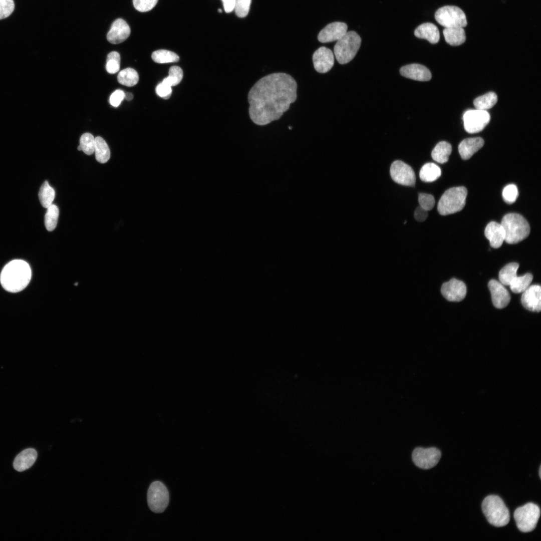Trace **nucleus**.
I'll list each match as a JSON object with an SVG mask.
<instances>
[{
	"label": "nucleus",
	"mask_w": 541,
	"mask_h": 541,
	"mask_svg": "<svg viewBox=\"0 0 541 541\" xmlns=\"http://www.w3.org/2000/svg\"><path fill=\"white\" fill-rule=\"evenodd\" d=\"M152 59L157 63L163 64L177 62L179 56L175 53L166 50H159L153 52Z\"/></svg>",
	"instance_id": "473e14b6"
},
{
	"label": "nucleus",
	"mask_w": 541,
	"mask_h": 541,
	"mask_svg": "<svg viewBox=\"0 0 541 541\" xmlns=\"http://www.w3.org/2000/svg\"><path fill=\"white\" fill-rule=\"evenodd\" d=\"M183 78V71L178 66H173L169 70L168 76L165 78L162 82L170 87L178 85Z\"/></svg>",
	"instance_id": "f704fd0d"
},
{
	"label": "nucleus",
	"mask_w": 541,
	"mask_h": 541,
	"mask_svg": "<svg viewBox=\"0 0 541 541\" xmlns=\"http://www.w3.org/2000/svg\"><path fill=\"white\" fill-rule=\"evenodd\" d=\"M14 9L13 0H0V20L8 17L13 12Z\"/></svg>",
	"instance_id": "79ce46f5"
},
{
	"label": "nucleus",
	"mask_w": 541,
	"mask_h": 541,
	"mask_svg": "<svg viewBox=\"0 0 541 541\" xmlns=\"http://www.w3.org/2000/svg\"><path fill=\"white\" fill-rule=\"evenodd\" d=\"M59 214V208L56 205L52 204L47 208L45 216V225L48 231H53L56 228Z\"/></svg>",
	"instance_id": "72a5a7b5"
},
{
	"label": "nucleus",
	"mask_w": 541,
	"mask_h": 541,
	"mask_svg": "<svg viewBox=\"0 0 541 541\" xmlns=\"http://www.w3.org/2000/svg\"><path fill=\"white\" fill-rule=\"evenodd\" d=\"M390 173L396 183L407 186H415V173L412 168L404 162L400 160L394 161L391 165Z\"/></svg>",
	"instance_id": "f8f14e48"
},
{
	"label": "nucleus",
	"mask_w": 541,
	"mask_h": 541,
	"mask_svg": "<svg viewBox=\"0 0 541 541\" xmlns=\"http://www.w3.org/2000/svg\"><path fill=\"white\" fill-rule=\"evenodd\" d=\"M532 279L533 276L530 273L519 277L516 276L509 285L510 290L514 293H523L529 287Z\"/></svg>",
	"instance_id": "c756f323"
},
{
	"label": "nucleus",
	"mask_w": 541,
	"mask_h": 541,
	"mask_svg": "<svg viewBox=\"0 0 541 541\" xmlns=\"http://www.w3.org/2000/svg\"><path fill=\"white\" fill-rule=\"evenodd\" d=\"M518 192L517 186L513 184L506 185L502 191V197L507 204L514 203L518 196Z\"/></svg>",
	"instance_id": "4c0bfd02"
},
{
	"label": "nucleus",
	"mask_w": 541,
	"mask_h": 541,
	"mask_svg": "<svg viewBox=\"0 0 541 541\" xmlns=\"http://www.w3.org/2000/svg\"><path fill=\"white\" fill-rule=\"evenodd\" d=\"M251 0H235L234 10L239 18H244L248 13Z\"/></svg>",
	"instance_id": "58836bf2"
},
{
	"label": "nucleus",
	"mask_w": 541,
	"mask_h": 541,
	"mask_svg": "<svg viewBox=\"0 0 541 541\" xmlns=\"http://www.w3.org/2000/svg\"><path fill=\"white\" fill-rule=\"evenodd\" d=\"M32 272L29 264L21 259H15L7 264L0 275L3 288L11 293L24 290L31 279Z\"/></svg>",
	"instance_id": "f03ea898"
},
{
	"label": "nucleus",
	"mask_w": 541,
	"mask_h": 541,
	"mask_svg": "<svg viewBox=\"0 0 541 541\" xmlns=\"http://www.w3.org/2000/svg\"><path fill=\"white\" fill-rule=\"evenodd\" d=\"M158 0H133L135 9L140 12L151 10L157 4Z\"/></svg>",
	"instance_id": "a19ab883"
},
{
	"label": "nucleus",
	"mask_w": 541,
	"mask_h": 541,
	"mask_svg": "<svg viewBox=\"0 0 541 541\" xmlns=\"http://www.w3.org/2000/svg\"><path fill=\"white\" fill-rule=\"evenodd\" d=\"M540 470H541V468H540V467H539V477H540V478L541 477V475H540V474H541V472H540Z\"/></svg>",
	"instance_id": "8fccbe9b"
},
{
	"label": "nucleus",
	"mask_w": 541,
	"mask_h": 541,
	"mask_svg": "<svg viewBox=\"0 0 541 541\" xmlns=\"http://www.w3.org/2000/svg\"><path fill=\"white\" fill-rule=\"evenodd\" d=\"M436 22L445 28H464L467 24L466 16L459 8L445 6L437 10L435 14Z\"/></svg>",
	"instance_id": "6e6552de"
},
{
	"label": "nucleus",
	"mask_w": 541,
	"mask_h": 541,
	"mask_svg": "<svg viewBox=\"0 0 541 541\" xmlns=\"http://www.w3.org/2000/svg\"><path fill=\"white\" fill-rule=\"evenodd\" d=\"M505 232L504 241L509 244H515L526 238L530 233V226L527 220L520 214L510 213L505 215L501 223Z\"/></svg>",
	"instance_id": "7ed1b4c3"
},
{
	"label": "nucleus",
	"mask_w": 541,
	"mask_h": 541,
	"mask_svg": "<svg viewBox=\"0 0 541 541\" xmlns=\"http://www.w3.org/2000/svg\"><path fill=\"white\" fill-rule=\"evenodd\" d=\"M55 197V190L49 185L47 181H45L39 192V198L42 205L47 208L52 204Z\"/></svg>",
	"instance_id": "2f4dec72"
},
{
	"label": "nucleus",
	"mask_w": 541,
	"mask_h": 541,
	"mask_svg": "<svg viewBox=\"0 0 541 541\" xmlns=\"http://www.w3.org/2000/svg\"><path fill=\"white\" fill-rule=\"evenodd\" d=\"M118 82L123 85L132 87L136 85L139 80V75L136 70L128 68L120 71L117 76Z\"/></svg>",
	"instance_id": "7c9ffc66"
},
{
	"label": "nucleus",
	"mask_w": 541,
	"mask_h": 541,
	"mask_svg": "<svg viewBox=\"0 0 541 541\" xmlns=\"http://www.w3.org/2000/svg\"><path fill=\"white\" fill-rule=\"evenodd\" d=\"M441 455L440 451L436 447H417L413 451L412 458L414 463L418 467L428 469L437 465Z\"/></svg>",
	"instance_id": "9b49d317"
},
{
	"label": "nucleus",
	"mask_w": 541,
	"mask_h": 541,
	"mask_svg": "<svg viewBox=\"0 0 541 541\" xmlns=\"http://www.w3.org/2000/svg\"><path fill=\"white\" fill-rule=\"evenodd\" d=\"M484 234L489 240L490 246L494 248L500 247L505 239V232L500 223L491 221L486 225Z\"/></svg>",
	"instance_id": "aec40b11"
},
{
	"label": "nucleus",
	"mask_w": 541,
	"mask_h": 541,
	"mask_svg": "<svg viewBox=\"0 0 541 541\" xmlns=\"http://www.w3.org/2000/svg\"><path fill=\"white\" fill-rule=\"evenodd\" d=\"M540 515L539 507L531 502L516 509L514 518L518 529L523 532H528L535 528Z\"/></svg>",
	"instance_id": "0eeeda50"
},
{
	"label": "nucleus",
	"mask_w": 541,
	"mask_h": 541,
	"mask_svg": "<svg viewBox=\"0 0 541 541\" xmlns=\"http://www.w3.org/2000/svg\"><path fill=\"white\" fill-rule=\"evenodd\" d=\"M400 73L403 77L419 81H428L431 78V74L428 68L419 64L403 66Z\"/></svg>",
	"instance_id": "6ab92c4d"
},
{
	"label": "nucleus",
	"mask_w": 541,
	"mask_h": 541,
	"mask_svg": "<svg viewBox=\"0 0 541 541\" xmlns=\"http://www.w3.org/2000/svg\"><path fill=\"white\" fill-rule=\"evenodd\" d=\"M483 139L481 137H474L462 140L458 145L459 154L463 160H467L483 146Z\"/></svg>",
	"instance_id": "412c9836"
},
{
	"label": "nucleus",
	"mask_w": 541,
	"mask_h": 541,
	"mask_svg": "<svg viewBox=\"0 0 541 541\" xmlns=\"http://www.w3.org/2000/svg\"><path fill=\"white\" fill-rule=\"evenodd\" d=\"M482 510L487 521L496 527L507 525L510 519L509 512L502 500L498 496L490 495L482 503Z\"/></svg>",
	"instance_id": "20e7f679"
},
{
	"label": "nucleus",
	"mask_w": 541,
	"mask_h": 541,
	"mask_svg": "<svg viewBox=\"0 0 541 541\" xmlns=\"http://www.w3.org/2000/svg\"><path fill=\"white\" fill-rule=\"evenodd\" d=\"M488 286L494 306L498 309L506 307L510 302V296L504 285L495 280H491Z\"/></svg>",
	"instance_id": "dca6fc26"
},
{
	"label": "nucleus",
	"mask_w": 541,
	"mask_h": 541,
	"mask_svg": "<svg viewBox=\"0 0 541 541\" xmlns=\"http://www.w3.org/2000/svg\"><path fill=\"white\" fill-rule=\"evenodd\" d=\"M133 98V95L131 93L128 92L125 93V98L126 100L128 101L131 100Z\"/></svg>",
	"instance_id": "de8ad7c7"
},
{
	"label": "nucleus",
	"mask_w": 541,
	"mask_h": 541,
	"mask_svg": "<svg viewBox=\"0 0 541 541\" xmlns=\"http://www.w3.org/2000/svg\"><path fill=\"white\" fill-rule=\"evenodd\" d=\"M441 175L440 167L433 163L425 164L419 172L420 179L425 182H431L437 180Z\"/></svg>",
	"instance_id": "a878e982"
},
{
	"label": "nucleus",
	"mask_w": 541,
	"mask_h": 541,
	"mask_svg": "<svg viewBox=\"0 0 541 541\" xmlns=\"http://www.w3.org/2000/svg\"><path fill=\"white\" fill-rule=\"evenodd\" d=\"M169 492L166 486L159 481L153 482L147 492V502L152 511L163 512L169 503Z\"/></svg>",
	"instance_id": "1a4fd4ad"
},
{
	"label": "nucleus",
	"mask_w": 541,
	"mask_h": 541,
	"mask_svg": "<svg viewBox=\"0 0 541 541\" xmlns=\"http://www.w3.org/2000/svg\"><path fill=\"white\" fill-rule=\"evenodd\" d=\"M297 84L290 75L275 73L266 75L248 92V112L251 121L265 125L279 119L297 98Z\"/></svg>",
	"instance_id": "f257e3e1"
},
{
	"label": "nucleus",
	"mask_w": 541,
	"mask_h": 541,
	"mask_svg": "<svg viewBox=\"0 0 541 541\" xmlns=\"http://www.w3.org/2000/svg\"><path fill=\"white\" fill-rule=\"evenodd\" d=\"M467 195V190L464 186L448 189L438 202L439 213L441 215H447L461 211L465 205Z\"/></svg>",
	"instance_id": "39448f33"
},
{
	"label": "nucleus",
	"mask_w": 541,
	"mask_h": 541,
	"mask_svg": "<svg viewBox=\"0 0 541 541\" xmlns=\"http://www.w3.org/2000/svg\"><path fill=\"white\" fill-rule=\"evenodd\" d=\"M541 288L538 285L529 286L521 296L523 306L531 312H539L541 310Z\"/></svg>",
	"instance_id": "f3484780"
},
{
	"label": "nucleus",
	"mask_w": 541,
	"mask_h": 541,
	"mask_svg": "<svg viewBox=\"0 0 541 541\" xmlns=\"http://www.w3.org/2000/svg\"><path fill=\"white\" fill-rule=\"evenodd\" d=\"M415 219L419 222H422L425 221L428 216V211L422 208L421 207L418 206L414 213Z\"/></svg>",
	"instance_id": "a18cd8bd"
},
{
	"label": "nucleus",
	"mask_w": 541,
	"mask_h": 541,
	"mask_svg": "<svg viewBox=\"0 0 541 541\" xmlns=\"http://www.w3.org/2000/svg\"><path fill=\"white\" fill-rule=\"evenodd\" d=\"M222 1L226 13H230L234 10L235 0H222Z\"/></svg>",
	"instance_id": "49530a36"
},
{
	"label": "nucleus",
	"mask_w": 541,
	"mask_h": 541,
	"mask_svg": "<svg viewBox=\"0 0 541 541\" xmlns=\"http://www.w3.org/2000/svg\"><path fill=\"white\" fill-rule=\"evenodd\" d=\"M497 101L496 94L494 92H490L475 99L473 104L476 109L487 111L491 108Z\"/></svg>",
	"instance_id": "c85d7f7f"
},
{
	"label": "nucleus",
	"mask_w": 541,
	"mask_h": 541,
	"mask_svg": "<svg viewBox=\"0 0 541 541\" xmlns=\"http://www.w3.org/2000/svg\"><path fill=\"white\" fill-rule=\"evenodd\" d=\"M77 285H78V283H75V286H77Z\"/></svg>",
	"instance_id": "603ef678"
},
{
	"label": "nucleus",
	"mask_w": 541,
	"mask_h": 541,
	"mask_svg": "<svg viewBox=\"0 0 541 541\" xmlns=\"http://www.w3.org/2000/svg\"><path fill=\"white\" fill-rule=\"evenodd\" d=\"M82 150L86 154L90 155L94 152L95 138L90 133L83 134L80 139Z\"/></svg>",
	"instance_id": "e433bc0d"
},
{
	"label": "nucleus",
	"mask_w": 541,
	"mask_h": 541,
	"mask_svg": "<svg viewBox=\"0 0 541 541\" xmlns=\"http://www.w3.org/2000/svg\"><path fill=\"white\" fill-rule=\"evenodd\" d=\"M37 452L33 448H27L20 452L15 458L13 466L15 470L22 472L30 468L37 458Z\"/></svg>",
	"instance_id": "4be33fe9"
},
{
	"label": "nucleus",
	"mask_w": 541,
	"mask_h": 541,
	"mask_svg": "<svg viewBox=\"0 0 541 541\" xmlns=\"http://www.w3.org/2000/svg\"><path fill=\"white\" fill-rule=\"evenodd\" d=\"M519 264L511 262L505 265L499 273V280L503 285L509 286L512 281L517 276Z\"/></svg>",
	"instance_id": "cd10ccee"
},
{
	"label": "nucleus",
	"mask_w": 541,
	"mask_h": 541,
	"mask_svg": "<svg viewBox=\"0 0 541 541\" xmlns=\"http://www.w3.org/2000/svg\"><path fill=\"white\" fill-rule=\"evenodd\" d=\"M94 152L96 160L101 163H106L110 157L109 148L103 138L97 136L95 138Z\"/></svg>",
	"instance_id": "bb28decb"
},
{
	"label": "nucleus",
	"mask_w": 541,
	"mask_h": 541,
	"mask_svg": "<svg viewBox=\"0 0 541 541\" xmlns=\"http://www.w3.org/2000/svg\"><path fill=\"white\" fill-rule=\"evenodd\" d=\"M414 35L420 39L427 40L431 44H436L440 39L438 28L433 24L426 23L419 26L414 31Z\"/></svg>",
	"instance_id": "5701e85b"
},
{
	"label": "nucleus",
	"mask_w": 541,
	"mask_h": 541,
	"mask_svg": "<svg viewBox=\"0 0 541 541\" xmlns=\"http://www.w3.org/2000/svg\"><path fill=\"white\" fill-rule=\"evenodd\" d=\"M443 33L446 43L451 46L460 45L466 40L465 33L463 28H445Z\"/></svg>",
	"instance_id": "b1692460"
},
{
	"label": "nucleus",
	"mask_w": 541,
	"mask_h": 541,
	"mask_svg": "<svg viewBox=\"0 0 541 541\" xmlns=\"http://www.w3.org/2000/svg\"><path fill=\"white\" fill-rule=\"evenodd\" d=\"M156 92L159 97L168 99L172 94V88L168 85L161 82L156 86Z\"/></svg>",
	"instance_id": "37998d69"
},
{
	"label": "nucleus",
	"mask_w": 541,
	"mask_h": 541,
	"mask_svg": "<svg viewBox=\"0 0 541 541\" xmlns=\"http://www.w3.org/2000/svg\"><path fill=\"white\" fill-rule=\"evenodd\" d=\"M313 62L315 69L320 73L329 71L334 64V57L332 51L329 48L321 47L313 55Z\"/></svg>",
	"instance_id": "4468645a"
},
{
	"label": "nucleus",
	"mask_w": 541,
	"mask_h": 541,
	"mask_svg": "<svg viewBox=\"0 0 541 541\" xmlns=\"http://www.w3.org/2000/svg\"><path fill=\"white\" fill-rule=\"evenodd\" d=\"M120 55L113 51L108 54L107 58L106 69L110 74H115L119 71L120 67Z\"/></svg>",
	"instance_id": "c9c22d12"
},
{
	"label": "nucleus",
	"mask_w": 541,
	"mask_h": 541,
	"mask_svg": "<svg viewBox=\"0 0 541 541\" xmlns=\"http://www.w3.org/2000/svg\"><path fill=\"white\" fill-rule=\"evenodd\" d=\"M347 29V25L344 23L336 22L330 23L320 31L318 39L321 43L337 41L346 34Z\"/></svg>",
	"instance_id": "2eb2a0df"
},
{
	"label": "nucleus",
	"mask_w": 541,
	"mask_h": 541,
	"mask_svg": "<svg viewBox=\"0 0 541 541\" xmlns=\"http://www.w3.org/2000/svg\"><path fill=\"white\" fill-rule=\"evenodd\" d=\"M441 292L448 301L460 302L466 296V287L463 282L453 278L442 285Z\"/></svg>",
	"instance_id": "ddd939ff"
},
{
	"label": "nucleus",
	"mask_w": 541,
	"mask_h": 541,
	"mask_svg": "<svg viewBox=\"0 0 541 541\" xmlns=\"http://www.w3.org/2000/svg\"><path fill=\"white\" fill-rule=\"evenodd\" d=\"M361 43L359 35L354 31H349L337 41L334 46L335 57L340 64L351 61L356 56Z\"/></svg>",
	"instance_id": "423d86ee"
},
{
	"label": "nucleus",
	"mask_w": 541,
	"mask_h": 541,
	"mask_svg": "<svg viewBox=\"0 0 541 541\" xmlns=\"http://www.w3.org/2000/svg\"><path fill=\"white\" fill-rule=\"evenodd\" d=\"M464 127L469 133L481 131L490 121V116L486 110H468L463 116Z\"/></svg>",
	"instance_id": "9d476101"
},
{
	"label": "nucleus",
	"mask_w": 541,
	"mask_h": 541,
	"mask_svg": "<svg viewBox=\"0 0 541 541\" xmlns=\"http://www.w3.org/2000/svg\"><path fill=\"white\" fill-rule=\"evenodd\" d=\"M418 202L419 206L427 211L431 210L435 203L434 197L432 195L424 193L419 194Z\"/></svg>",
	"instance_id": "ea45409f"
},
{
	"label": "nucleus",
	"mask_w": 541,
	"mask_h": 541,
	"mask_svg": "<svg viewBox=\"0 0 541 541\" xmlns=\"http://www.w3.org/2000/svg\"><path fill=\"white\" fill-rule=\"evenodd\" d=\"M125 98V93L121 90H116L110 96L109 102L113 107H118Z\"/></svg>",
	"instance_id": "c03bdc74"
},
{
	"label": "nucleus",
	"mask_w": 541,
	"mask_h": 541,
	"mask_svg": "<svg viewBox=\"0 0 541 541\" xmlns=\"http://www.w3.org/2000/svg\"><path fill=\"white\" fill-rule=\"evenodd\" d=\"M78 150H79V151H81V150H82V147H81V146H80V145H79L78 146Z\"/></svg>",
	"instance_id": "09e8293b"
},
{
	"label": "nucleus",
	"mask_w": 541,
	"mask_h": 541,
	"mask_svg": "<svg viewBox=\"0 0 541 541\" xmlns=\"http://www.w3.org/2000/svg\"><path fill=\"white\" fill-rule=\"evenodd\" d=\"M218 11L219 13H221L222 12V10L221 9H219L218 10Z\"/></svg>",
	"instance_id": "3c124183"
},
{
	"label": "nucleus",
	"mask_w": 541,
	"mask_h": 541,
	"mask_svg": "<svg viewBox=\"0 0 541 541\" xmlns=\"http://www.w3.org/2000/svg\"><path fill=\"white\" fill-rule=\"evenodd\" d=\"M451 152V145L448 142L442 141L435 146L431 152V157L437 162L443 164L448 161Z\"/></svg>",
	"instance_id": "393cba45"
},
{
	"label": "nucleus",
	"mask_w": 541,
	"mask_h": 541,
	"mask_svg": "<svg viewBox=\"0 0 541 541\" xmlns=\"http://www.w3.org/2000/svg\"><path fill=\"white\" fill-rule=\"evenodd\" d=\"M130 32V27L126 22L122 19H118L112 24L107 33V39L111 44H120L129 37Z\"/></svg>",
	"instance_id": "a211bd4d"
}]
</instances>
